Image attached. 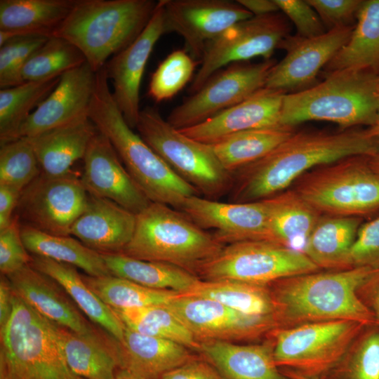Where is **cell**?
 <instances>
[{
	"label": "cell",
	"instance_id": "27",
	"mask_svg": "<svg viewBox=\"0 0 379 379\" xmlns=\"http://www.w3.org/2000/svg\"><path fill=\"white\" fill-rule=\"evenodd\" d=\"M98 129L88 115L72 122L27 138L31 143L41 172L60 176L70 172L83 159Z\"/></svg>",
	"mask_w": 379,
	"mask_h": 379
},
{
	"label": "cell",
	"instance_id": "14",
	"mask_svg": "<svg viewBox=\"0 0 379 379\" xmlns=\"http://www.w3.org/2000/svg\"><path fill=\"white\" fill-rule=\"evenodd\" d=\"M88 197L74 173L51 176L41 172L21 192L15 216L20 224L43 232L69 236Z\"/></svg>",
	"mask_w": 379,
	"mask_h": 379
},
{
	"label": "cell",
	"instance_id": "23",
	"mask_svg": "<svg viewBox=\"0 0 379 379\" xmlns=\"http://www.w3.org/2000/svg\"><path fill=\"white\" fill-rule=\"evenodd\" d=\"M285 94L264 87L205 121L180 131L192 139L212 145L238 132L281 126L279 120Z\"/></svg>",
	"mask_w": 379,
	"mask_h": 379
},
{
	"label": "cell",
	"instance_id": "7",
	"mask_svg": "<svg viewBox=\"0 0 379 379\" xmlns=\"http://www.w3.org/2000/svg\"><path fill=\"white\" fill-rule=\"evenodd\" d=\"M0 379H82L68 366L54 324L15 294L0 331Z\"/></svg>",
	"mask_w": 379,
	"mask_h": 379
},
{
	"label": "cell",
	"instance_id": "43",
	"mask_svg": "<svg viewBox=\"0 0 379 379\" xmlns=\"http://www.w3.org/2000/svg\"><path fill=\"white\" fill-rule=\"evenodd\" d=\"M197 63L185 50L171 52L152 74L148 95L156 102L171 99L193 79Z\"/></svg>",
	"mask_w": 379,
	"mask_h": 379
},
{
	"label": "cell",
	"instance_id": "44",
	"mask_svg": "<svg viewBox=\"0 0 379 379\" xmlns=\"http://www.w3.org/2000/svg\"><path fill=\"white\" fill-rule=\"evenodd\" d=\"M367 328L338 366L343 379H379V326Z\"/></svg>",
	"mask_w": 379,
	"mask_h": 379
},
{
	"label": "cell",
	"instance_id": "32",
	"mask_svg": "<svg viewBox=\"0 0 379 379\" xmlns=\"http://www.w3.org/2000/svg\"><path fill=\"white\" fill-rule=\"evenodd\" d=\"M263 200L268 209L270 241L303 253L322 214L293 189Z\"/></svg>",
	"mask_w": 379,
	"mask_h": 379
},
{
	"label": "cell",
	"instance_id": "16",
	"mask_svg": "<svg viewBox=\"0 0 379 379\" xmlns=\"http://www.w3.org/2000/svg\"><path fill=\"white\" fill-rule=\"evenodd\" d=\"M252 16L237 1L164 0L165 34L175 32L181 36L185 50L199 63L211 41Z\"/></svg>",
	"mask_w": 379,
	"mask_h": 379
},
{
	"label": "cell",
	"instance_id": "13",
	"mask_svg": "<svg viewBox=\"0 0 379 379\" xmlns=\"http://www.w3.org/2000/svg\"><path fill=\"white\" fill-rule=\"evenodd\" d=\"M274 59L258 63L237 62L213 74L169 114L167 121L177 129L189 128L247 99L265 87Z\"/></svg>",
	"mask_w": 379,
	"mask_h": 379
},
{
	"label": "cell",
	"instance_id": "37",
	"mask_svg": "<svg viewBox=\"0 0 379 379\" xmlns=\"http://www.w3.org/2000/svg\"><path fill=\"white\" fill-rule=\"evenodd\" d=\"M60 77L0 90L1 145L18 139L22 125L55 88Z\"/></svg>",
	"mask_w": 379,
	"mask_h": 379
},
{
	"label": "cell",
	"instance_id": "52",
	"mask_svg": "<svg viewBox=\"0 0 379 379\" xmlns=\"http://www.w3.org/2000/svg\"><path fill=\"white\" fill-rule=\"evenodd\" d=\"M21 192L13 187L0 185V230L12 222Z\"/></svg>",
	"mask_w": 379,
	"mask_h": 379
},
{
	"label": "cell",
	"instance_id": "17",
	"mask_svg": "<svg viewBox=\"0 0 379 379\" xmlns=\"http://www.w3.org/2000/svg\"><path fill=\"white\" fill-rule=\"evenodd\" d=\"M354 26L338 27L310 38L288 36L279 48L286 55L272 67L265 87L288 93L316 84L319 72L347 42Z\"/></svg>",
	"mask_w": 379,
	"mask_h": 379
},
{
	"label": "cell",
	"instance_id": "47",
	"mask_svg": "<svg viewBox=\"0 0 379 379\" xmlns=\"http://www.w3.org/2000/svg\"><path fill=\"white\" fill-rule=\"evenodd\" d=\"M21 235L20 222L14 215L9 226L0 230V271L8 276L29 264L31 255Z\"/></svg>",
	"mask_w": 379,
	"mask_h": 379
},
{
	"label": "cell",
	"instance_id": "45",
	"mask_svg": "<svg viewBox=\"0 0 379 379\" xmlns=\"http://www.w3.org/2000/svg\"><path fill=\"white\" fill-rule=\"evenodd\" d=\"M48 38L41 35L18 36L0 46L1 89L23 83L20 75L22 67Z\"/></svg>",
	"mask_w": 379,
	"mask_h": 379
},
{
	"label": "cell",
	"instance_id": "58",
	"mask_svg": "<svg viewBox=\"0 0 379 379\" xmlns=\"http://www.w3.org/2000/svg\"><path fill=\"white\" fill-rule=\"evenodd\" d=\"M374 128H379V77H378V112H377V121L373 127Z\"/></svg>",
	"mask_w": 379,
	"mask_h": 379
},
{
	"label": "cell",
	"instance_id": "35",
	"mask_svg": "<svg viewBox=\"0 0 379 379\" xmlns=\"http://www.w3.org/2000/svg\"><path fill=\"white\" fill-rule=\"evenodd\" d=\"M20 229L25 246L31 255L72 265L91 277L112 275L102 254L76 238L47 234L22 224Z\"/></svg>",
	"mask_w": 379,
	"mask_h": 379
},
{
	"label": "cell",
	"instance_id": "36",
	"mask_svg": "<svg viewBox=\"0 0 379 379\" xmlns=\"http://www.w3.org/2000/svg\"><path fill=\"white\" fill-rule=\"evenodd\" d=\"M295 132L279 126L244 131L210 145L224 168L232 175L262 158Z\"/></svg>",
	"mask_w": 379,
	"mask_h": 379
},
{
	"label": "cell",
	"instance_id": "30",
	"mask_svg": "<svg viewBox=\"0 0 379 379\" xmlns=\"http://www.w3.org/2000/svg\"><path fill=\"white\" fill-rule=\"evenodd\" d=\"M29 264L56 281L77 307L117 342L124 336V325L113 310L90 288L82 274L72 265L31 255Z\"/></svg>",
	"mask_w": 379,
	"mask_h": 379
},
{
	"label": "cell",
	"instance_id": "28",
	"mask_svg": "<svg viewBox=\"0 0 379 379\" xmlns=\"http://www.w3.org/2000/svg\"><path fill=\"white\" fill-rule=\"evenodd\" d=\"M76 0H1L0 46L18 36L51 37Z\"/></svg>",
	"mask_w": 379,
	"mask_h": 379
},
{
	"label": "cell",
	"instance_id": "19",
	"mask_svg": "<svg viewBox=\"0 0 379 379\" xmlns=\"http://www.w3.org/2000/svg\"><path fill=\"white\" fill-rule=\"evenodd\" d=\"M164 34V0H159L141 34L105 65L107 79L113 86V99L133 129L136 127L141 110L139 94L145 66L154 45Z\"/></svg>",
	"mask_w": 379,
	"mask_h": 379
},
{
	"label": "cell",
	"instance_id": "9",
	"mask_svg": "<svg viewBox=\"0 0 379 379\" xmlns=\"http://www.w3.org/2000/svg\"><path fill=\"white\" fill-rule=\"evenodd\" d=\"M294 183L293 190L322 215L360 217L379 209V176L367 157L321 166Z\"/></svg>",
	"mask_w": 379,
	"mask_h": 379
},
{
	"label": "cell",
	"instance_id": "46",
	"mask_svg": "<svg viewBox=\"0 0 379 379\" xmlns=\"http://www.w3.org/2000/svg\"><path fill=\"white\" fill-rule=\"evenodd\" d=\"M349 268H379V215L360 225L348 256Z\"/></svg>",
	"mask_w": 379,
	"mask_h": 379
},
{
	"label": "cell",
	"instance_id": "22",
	"mask_svg": "<svg viewBox=\"0 0 379 379\" xmlns=\"http://www.w3.org/2000/svg\"><path fill=\"white\" fill-rule=\"evenodd\" d=\"M6 277L14 294L51 322L86 336L108 334L86 319L56 281L30 264Z\"/></svg>",
	"mask_w": 379,
	"mask_h": 379
},
{
	"label": "cell",
	"instance_id": "40",
	"mask_svg": "<svg viewBox=\"0 0 379 379\" xmlns=\"http://www.w3.org/2000/svg\"><path fill=\"white\" fill-rule=\"evenodd\" d=\"M90 288L112 309H131L166 305L177 293L153 289L133 281L109 275L91 277L82 274Z\"/></svg>",
	"mask_w": 379,
	"mask_h": 379
},
{
	"label": "cell",
	"instance_id": "41",
	"mask_svg": "<svg viewBox=\"0 0 379 379\" xmlns=\"http://www.w3.org/2000/svg\"><path fill=\"white\" fill-rule=\"evenodd\" d=\"M86 62L83 53L67 41L51 36L27 60L21 70L23 82L61 76Z\"/></svg>",
	"mask_w": 379,
	"mask_h": 379
},
{
	"label": "cell",
	"instance_id": "1",
	"mask_svg": "<svg viewBox=\"0 0 379 379\" xmlns=\"http://www.w3.org/2000/svg\"><path fill=\"white\" fill-rule=\"evenodd\" d=\"M378 149L371 129L294 132L262 158L233 174L230 202L261 201L288 190L302 175L343 159L373 156Z\"/></svg>",
	"mask_w": 379,
	"mask_h": 379
},
{
	"label": "cell",
	"instance_id": "24",
	"mask_svg": "<svg viewBox=\"0 0 379 379\" xmlns=\"http://www.w3.org/2000/svg\"><path fill=\"white\" fill-rule=\"evenodd\" d=\"M135 220V214L117 203L88 194L70 235L100 253H120L133 234Z\"/></svg>",
	"mask_w": 379,
	"mask_h": 379
},
{
	"label": "cell",
	"instance_id": "53",
	"mask_svg": "<svg viewBox=\"0 0 379 379\" xmlns=\"http://www.w3.org/2000/svg\"><path fill=\"white\" fill-rule=\"evenodd\" d=\"M14 293L10 281L6 275L0 279V331L8 323L13 310Z\"/></svg>",
	"mask_w": 379,
	"mask_h": 379
},
{
	"label": "cell",
	"instance_id": "34",
	"mask_svg": "<svg viewBox=\"0 0 379 379\" xmlns=\"http://www.w3.org/2000/svg\"><path fill=\"white\" fill-rule=\"evenodd\" d=\"M102 255L112 275L153 289L184 295L201 280L197 275L168 263L135 259L121 253Z\"/></svg>",
	"mask_w": 379,
	"mask_h": 379
},
{
	"label": "cell",
	"instance_id": "33",
	"mask_svg": "<svg viewBox=\"0 0 379 379\" xmlns=\"http://www.w3.org/2000/svg\"><path fill=\"white\" fill-rule=\"evenodd\" d=\"M361 222V217L322 215L303 253L320 270L350 269L349 253Z\"/></svg>",
	"mask_w": 379,
	"mask_h": 379
},
{
	"label": "cell",
	"instance_id": "38",
	"mask_svg": "<svg viewBox=\"0 0 379 379\" xmlns=\"http://www.w3.org/2000/svg\"><path fill=\"white\" fill-rule=\"evenodd\" d=\"M218 301L233 310L250 315L271 316L274 305L269 286L237 281H204L189 293Z\"/></svg>",
	"mask_w": 379,
	"mask_h": 379
},
{
	"label": "cell",
	"instance_id": "20",
	"mask_svg": "<svg viewBox=\"0 0 379 379\" xmlns=\"http://www.w3.org/2000/svg\"><path fill=\"white\" fill-rule=\"evenodd\" d=\"M83 160L81 180L88 194L109 199L135 215L151 203L100 131L91 139Z\"/></svg>",
	"mask_w": 379,
	"mask_h": 379
},
{
	"label": "cell",
	"instance_id": "39",
	"mask_svg": "<svg viewBox=\"0 0 379 379\" xmlns=\"http://www.w3.org/2000/svg\"><path fill=\"white\" fill-rule=\"evenodd\" d=\"M112 310L121 321L133 331L169 340L190 350H199V342L166 305Z\"/></svg>",
	"mask_w": 379,
	"mask_h": 379
},
{
	"label": "cell",
	"instance_id": "6",
	"mask_svg": "<svg viewBox=\"0 0 379 379\" xmlns=\"http://www.w3.org/2000/svg\"><path fill=\"white\" fill-rule=\"evenodd\" d=\"M224 246L182 212L151 202L136 214L133 234L121 253L171 264L197 276Z\"/></svg>",
	"mask_w": 379,
	"mask_h": 379
},
{
	"label": "cell",
	"instance_id": "55",
	"mask_svg": "<svg viewBox=\"0 0 379 379\" xmlns=\"http://www.w3.org/2000/svg\"><path fill=\"white\" fill-rule=\"evenodd\" d=\"M371 129L375 136L378 149L373 156L367 157V161L371 170L379 176V128H371Z\"/></svg>",
	"mask_w": 379,
	"mask_h": 379
},
{
	"label": "cell",
	"instance_id": "12",
	"mask_svg": "<svg viewBox=\"0 0 379 379\" xmlns=\"http://www.w3.org/2000/svg\"><path fill=\"white\" fill-rule=\"evenodd\" d=\"M287 19L279 12L253 15L230 27L211 41L188 89L190 95L226 65L256 57L271 59L275 49L289 36L291 27Z\"/></svg>",
	"mask_w": 379,
	"mask_h": 379
},
{
	"label": "cell",
	"instance_id": "50",
	"mask_svg": "<svg viewBox=\"0 0 379 379\" xmlns=\"http://www.w3.org/2000/svg\"><path fill=\"white\" fill-rule=\"evenodd\" d=\"M161 379H225L209 362L197 357L165 373Z\"/></svg>",
	"mask_w": 379,
	"mask_h": 379
},
{
	"label": "cell",
	"instance_id": "51",
	"mask_svg": "<svg viewBox=\"0 0 379 379\" xmlns=\"http://www.w3.org/2000/svg\"><path fill=\"white\" fill-rule=\"evenodd\" d=\"M362 303L373 314L379 325V268L373 270L358 287Z\"/></svg>",
	"mask_w": 379,
	"mask_h": 379
},
{
	"label": "cell",
	"instance_id": "48",
	"mask_svg": "<svg viewBox=\"0 0 379 379\" xmlns=\"http://www.w3.org/2000/svg\"><path fill=\"white\" fill-rule=\"evenodd\" d=\"M279 11L295 26L298 36L310 38L324 34L326 27L307 1L275 0Z\"/></svg>",
	"mask_w": 379,
	"mask_h": 379
},
{
	"label": "cell",
	"instance_id": "3",
	"mask_svg": "<svg viewBox=\"0 0 379 379\" xmlns=\"http://www.w3.org/2000/svg\"><path fill=\"white\" fill-rule=\"evenodd\" d=\"M96 88L88 116L110 141L132 178L151 202L180 210L183 201L201 196L133 131L116 105L105 67L96 73Z\"/></svg>",
	"mask_w": 379,
	"mask_h": 379
},
{
	"label": "cell",
	"instance_id": "26",
	"mask_svg": "<svg viewBox=\"0 0 379 379\" xmlns=\"http://www.w3.org/2000/svg\"><path fill=\"white\" fill-rule=\"evenodd\" d=\"M201 352L225 379H289L279 370L272 341L241 345L234 342H199Z\"/></svg>",
	"mask_w": 379,
	"mask_h": 379
},
{
	"label": "cell",
	"instance_id": "5",
	"mask_svg": "<svg viewBox=\"0 0 379 379\" xmlns=\"http://www.w3.org/2000/svg\"><path fill=\"white\" fill-rule=\"evenodd\" d=\"M324 77L310 88L284 95L280 126L294 128L310 121L333 122L343 129L375 125L379 76L343 70Z\"/></svg>",
	"mask_w": 379,
	"mask_h": 379
},
{
	"label": "cell",
	"instance_id": "21",
	"mask_svg": "<svg viewBox=\"0 0 379 379\" xmlns=\"http://www.w3.org/2000/svg\"><path fill=\"white\" fill-rule=\"evenodd\" d=\"M97 72L86 62L62 74L58 85L22 125L20 138H30L88 115Z\"/></svg>",
	"mask_w": 379,
	"mask_h": 379
},
{
	"label": "cell",
	"instance_id": "31",
	"mask_svg": "<svg viewBox=\"0 0 379 379\" xmlns=\"http://www.w3.org/2000/svg\"><path fill=\"white\" fill-rule=\"evenodd\" d=\"M347 42L323 69L324 74L343 70L379 76V0L363 1Z\"/></svg>",
	"mask_w": 379,
	"mask_h": 379
},
{
	"label": "cell",
	"instance_id": "11",
	"mask_svg": "<svg viewBox=\"0 0 379 379\" xmlns=\"http://www.w3.org/2000/svg\"><path fill=\"white\" fill-rule=\"evenodd\" d=\"M302 252L279 244L253 240L225 246L197 277L204 281H237L262 286L290 277L319 271Z\"/></svg>",
	"mask_w": 379,
	"mask_h": 379
},
{
	"label": "cell",
	"instance_id": "10",
	"mask_svg": "<svg viewBox=\"0 0 379 379\" xmlns=\"http://www.w3.org/2000/svg\"><path fill=\"white\" fill-rule=\"evenodd\" d=\"M367 326L351 320H333L277 328L272 341L279 367L314 376L336 368Z\"/></svg>",
	"mask_w": 379,
	"mask_h": 379
},
{
	"label": "cell",
	"instance_id": "2",
	"mask_svg": "<svg viewBox=\"0 0 379 379\" xmlns=\"http://www.w3.org/2000/svg\"><path fill=\"white\" fill-rule=\"evenodd\" d=\"M373 270L355 267L317 271L271 284L269 288L277 328L333 320L354 321L367 327L379 326L357 293Z\"/></svg>",
	"mask_w": 379,
	"mask_h": 379
},
{
	"label": "cell",
	"instance_id": "25",
	"mask_svg": "<svg viewBox=\"0 0 379 379\" xmlns=\"http://www.w3.org/2000/svg\"><path fill=\"white\" fill-rule=\"evenodd\" d=\"M117 343L119 371L145 379L161 378L196 357L182 345L138 333L125 325L123 339Z\"/></svg>",
	"mask_w": 379,
	"mask_h": 379
},
{
	"label": "cell",
	"instance_id": "4",
	"mask_svg": "<svg viewBox=\"0 0 379 379\" xmlns=\"http://www.w3.org/2000/svg\"><path fill=\"white\" fill-rule=\"evenodd\" d=\"M157 4L152 0H76L52 36L75 46L97 72L109 57L141 34Z\"/></svg>",
	"mask_w": 379,
	"mask_h": 379
},
{
	"label": "cell",
	"instance_id": "42",
	"mask_svg": "<svg viewBox=\"0 0 379 379\" xmlns=\"http://www.w3.org/2000/svg\"><path fill=\"white\" fill-rule=\"evenodd\" d=\"M41 173L35 152L27 138H20L1 145L0 185L22 192Z\"/></svg>",
	"mask_w": 379,
	"mask_h": 379
},
{
	"label": "cell",
	"instance_id": "15",
	"mask_svg": "<svg viewBox=\"0 0 379 379\" xmlns=\"http://www.w3.org/2000/svg\"><path fill=\"white\" fill-rule=\"evenodd\" d=\"M166 305L199 342L253 340L277 328L273 317L244 314L206 298L178 295Z\"/></svg>",
	"mask_w": 379,
	"mask_h": 379
},
{
	"label": "cell",
	"instance_id": "57",
	"mask_svg": "<svg viewBox=\"0 0 379 379\" xmlns=\"http://www.w3.org/2000/svg\"><path fill=\"white\" fill-rule=\"evenodd\" d=\"M114 379H145V378L132 375L124 371H118Z\"/></svg>",
	"mask_w": 379,
	"mask_h": 379
},
{
	"label": "cell",
	"instance_id": "8",
	"mask_svg": "<svg viewBox=\"0 0 379 379\" xmlns=\"http://www.w3.org/2000/svg\"><path fill=\"white\" fill-rule=\"evenodd\" d=\"M135 128L142 140L200 195L217 200L230 191L233 175L224 168L211 146L185 135L154 107L140 110Z\"/></svg>",
	"mask_w": 379,
	"mask_h": 379
},
{
	"label": "cell",
	"instance_id": "54",
	"mask_svg": "<svg viewBox=\"0 0 379 379\" xmlns=\"http://www.w3.org/2000/svg\"><path fill=\"white\" fill-rule=\"evenodd\" d=\"M237 1L253 15H263L279 11L275 0H238Z\"/></svg>",
	"mask_w": 379,
	"mask_h": 379
},
{
	"label": "cell",
	"instance_id": "29",
	"mask_svg": "<svg viewBox=\"0 0 379 379\" xmlns=\"http://www.w3.org/2000/svg\"><path fill=\"white\" fill-rule=\"evenodd\" d=\"M54 326L66 362L74 374L82 379L115 378L119 369L116 340L109 334L91 337Z\"/></svg>",
	"mask_w": 379,
	"mask_h": 379
},
{
	"label": "cell",
	"instance_id": "49",
	"mask_svg": "<svg viewBox=\"0 0 379 379\" xmlns=\"http://www.w3.org/2000/svg\"><path fill=\"white\" fill-rule=\"evenodd\" d=\"M314 9L325 27L331 29L352 25L363 1L307 0Z\"/></svg>",
	"mask_w": 379,
	"mask_h": 379
},
{
	"label": "cell",
	"instance_id": "56",
	"mask_svg": "<svg viewBox=\"0 0 379 379\" xmlns=\"http://www.w3.org/2000/svg\"><path fill=\"white\" fill-rule=\"evenodd\" d=\"M282 372L289 379H321L319 376L308 375L291 369H285Z\"/></svg>",
	"mask_w": 379,
	"mask_h": 379
},
{
	"label": "cell",
	"instance_id": "18",
	"mask_svg": "<svg viewBox=\"0 0 379 379\" xmlns=\"http://www.w3.org/2000/svg\"><path fill=\"white\" fill-rule=\"evenodd\" d=\"M179 211L204 230H212L211 234L224 246L245 241H270L265 200L222 202L194 195L187 198Z\"/></svg>",
	"mask_w": 379,
	"mask_h": 379
}]
</instances>
